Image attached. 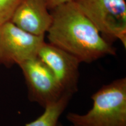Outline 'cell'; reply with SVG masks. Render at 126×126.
<instances>
[{"label":"cell","mask_w":126,"mask_h":126,"mask_svg":"<svg viewBox=\"0 0 126 126\" xmlns=\"http://www.w3.org/2000/svg\"><path fill=\"white\" fill-rule=\"evenodd\" d=\"M52 22L47 31L48 43L65 50L81 63H91L106 56H114L115 48L74 1L51 10Z\"/></svg>","instance_id":"6da1fadb"},{"label":"cell","mask_w":126,"mask_h":126,"mask_svg":"<svg viewBox=\"0 0 126 126\" xmlns=\"http://www.w3.org/2000/svg\"><path fill=\"white\" fill-rule=\"evenodd\" d=\"M93 105L85 114L70 112L72 126H126V78L103 85L91 96Z\"/></svg>","instance_id":"7a4b0ae2"},{"label":"cell","mask_w":126,"mask_h":126,"mask_svg":"<svg viewBox=\"0 0 126 126\" xmlns=\"http://www.w3.org/2000/svg\"><path fill=\"white\" fill-rule=\"evenodd\" d=\"M75 4L97 28L102 37L119 40L126 47L125 0H74Z\"/></svg>","instance_id":"3957f363"},{"label":"cell","mask_w":126,"mask_h":126,"mask_svg":"<svg viewBox=\"0 0 126 126\" xmlns=\"http://www.w3.org/2000/svg\"><path fill=\"white\" fill-rule=\"evenodd\" d=\"M45 36L26 32L8 21L0 26V65L19 64L37 56Z\"/></svg>","instance_id":"277c9868"},{"label":"cell","mask_w":126,"mask_h":126,"mask_svg":"<svg viewBox=\"0 0 126 126\" xmlns=\"http://www.w3.org/2000/svg\"><path fill=\"white\" fill-rule=\"evenodd\" d=\"M19 66L24 76L31 101L45 108L59 100L65 93L51 71L37 56Z\"/></svg>","instance_id":"5b68a950"},{"label":"cell","mask_w":126,"mask_h":126,"mask_svg":"<svg viewBox=\"0 0 126 126\" xmlns=\"http://www.w3.org/2000/svg\"><path fill=\"white\" fill-rule=\"evenodd\" d=\"M37 57L56 77L65 93L73 95L78 91L81 62L77 58L50 43L45 42Z\"/></svg>","instance_id":"8992f818"},{"label":"cell","mask_w":126,"mask_h":126,"mask_svg":"<svg viewBox=\"0 0 126 126\" xmlns=\"http://www.w3.org/2000/svg\"><path fill=\"white\" fill-rule=\"evenodd\" d=\"M10 21L17 27L36 36H45L52 22L46 0H22Z\"/></svg>","instance_id":"52a82bcc"},{"label":"cell","mask_w":126,"mask_h":126,"mask_svg":"<svg viewBox=\"0 0 126 126\" xmlns=\"http://www.w3.org/2000/svg\"><path fill=\"white\" fill-rule=\"evenodd\" d=\"M72 94L64 93L59 100L45 108L41 116L25 126H57L60 117L65 110Z\"/></svg>","instance_id":"ba28073f"},{"label":"cell","mask_w":126,"mask_h":126,"mask_svg":"<svg viewBox=\"0 0 126 126\" xmlns=\"http://www.w3.org/2000/svg\"><path fill=\"white\" fill-rule=\"evenodd\" d=\"M22 0H0V26L10 21Z\"/></svg>","instance_id":"9c48e42d"},{"label":"cell","mask_w":126,"mask_h":126,"mask_svg":"<svg viewBox=\"0 0 126 126\" xmlns=\"http://www.w3.org/2000/svg\"><path fill=\"white\" fill-rule=\"evenodd\" d=\"M73 1L74 0H46V2L48 10L51 11L60 5Z\"/></svg>","instance_id":"30bf717a"},{"label":"cell","mask_w":126,"mask_h":126,"mask_svg":"<svg viewBox=\"0 0 126 126\" xmlns=\"http://www.w3.org/2000/svg\"><path fill=\"white\" fill-rule=\"evenodd\" d=\"M57 126H62V124H61V123H59V124H58V125H57Z\"/></svg>","instance_id":"8fae6325"},{"label":"cell","mask_w":126,"mask_h":126,"mask_svg":"<svg viewBox=\"0 0 126 126\" xmlns=\"http://www.w3.org/2000/svg\"></svg>","instance_id":"7c38bea8"}]
</instances>
